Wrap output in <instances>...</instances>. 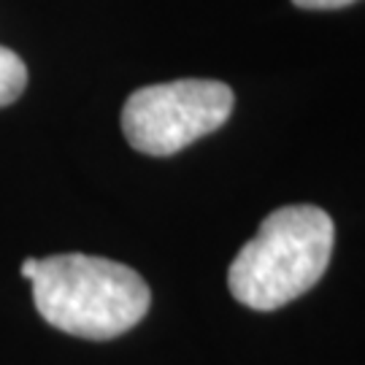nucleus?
I'll return each instance as SVG.
<instances>
[{
	"instance_id": "obj_1",
	"label": "nucleus",
	"mask_w": 365,
	"mask_h": 365,
	"mask_svg": "<svg viewBox=\"0 0 365 365\" xmlns=\"http://www.w3.org/2000/svg\"><path fill=\"white\" fill-rule=\"evenodd\" d=\"M333 238V220L319 206H282L238 249L227 271V287L247 309L276 312L322 279Z\"/></svg>"
},
{
	"instance_id": "obj_2",
	"label": "nucleus",
	"mask_w": 365,
	"mask_h": 365,
	"mask_svg": "<svg viewBox=\"0 0 365 365\" xmlns=\"http://www.w3.org/2000/svg\"><path fill=\"white\" fill-rule=\"evenodd\" d=\"M30 284L43 322L90 341L128 333L152 303L149 284L133 268L78 252L41 260Z\"/></svg>"
},
{
	"instance_id": "obj_3",
	"label": "nucleus",
	"mask_w": 365,
	"mask_h": 365,
	"mask_svg": "<svg viewBox=\"0 0 365 365\" xmlns=\"http://www.w3.org/2000/svg\"><path fill=\"white\" fill-rule=\"evenodd\" d=\"M233 90L214 78H179L135 90L122 108L128 144L152 157H168L220 130L233 111Z\"/></svg>"
},
{
	"instance_id": "obj_4",
	"label": "nucleus",
	"mask_w": 365,
	"mask_h": 365,
	"mask_svg": "<svg viewBox=\"0 0 365 365\" xmlns=\"http://www.w3.org/2000/svg\"><path fill=\"white\" fill-rule=\"evenodd\" d=\"M27 87V66L16 52L0 46V108L11 106Z\"/></svg>"
},
{
	"instance_id": "obj_5",
	"label": "nucleus",
	"mask_w": 365,
	"mask_h": 365,
	"mask_svg": "<svg viewBox=\"0 0 365 365\" xmlns=\"http://www.w3.org/2000/svg\"><path fill=\"white\" fill-rule=\"evenodd\" d=\"M298 9H312V11H325V9H344L357 0H292Z\"/></svg>"
},
{
	"instance_id": "obj_6",
	"label": "nucleus",
	"mask_w": 365,
	"mask_h": 365,
	"mask_svg": "<svg viewBox=\"0 0 365 365\" xmlns=\"http://www.w3.org/2000/svg\"><path fill=\"white\" fill-rule=\"evenodd\" d=\"M38 262L36 257H27L25 262H22V268H19V274H22V279H27V282H33L36 279V274H38Z\"/></svg>"
}]
</instances>
